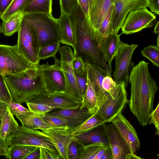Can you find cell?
<instances>
[{
    "mask_svg": "<svg viewBox=\"0 0 159 159\" xmlns=\"http://www.w3.org/2000/svg\"><path fill=\"white\" fill-rule=\"evenodd\" d=\"M74 23V52L84 63L93 66L111 76L112 69L107 61L101 38L90 25L78 2L70 15Z\"/></svg>",
    "mask_w": 159,
    "mask_h": 159,
    "instance_id": "1",
    "label": "cell"
},
{
    "mask_svg": "<svg viewBox=\"0 0 159 159\" xmlns=\"http://www.w3.org/2000/svg\"><path fill=\"white\" fill-rule=\"evenodd\" d=\"M148 65L143 60L134 66L128 80L130 84L129 108L139 124L143 126L149 123L158 89L155 80L150 75Z\"/></svg>",
    "mask_w": 159,
    "mask_h": 159,
    "instance_id": "2",
    "label": "cell"
},
{
    "mask_svg": "<svg viewBox=\"0 0 159 159\" xmlns=\"http://www.w3.org/2000/svg\"><path fill=\"white\" fill-rule=\"evenodd\" d=\"M4 77L12 99L21 105L32 96L48 93L44 89L37 65Z\"/></svg>",
    "mask_w": 159,
    "mask_h": 159,
    "instance_id": "3",
    "label": "cell"
},
{
    "mask_svg": "<svg viewBox=\"0 0 159 159\" xmlns=\"http://www.w3.org/2000/svg\"><path fill=\"white\" fill-rule=\"evenodd\" d=\"M23 18L34 28L40 48L46 45L60 42L61 38L57 19L52 14H23Z\"/></svg>",
    "mask_w": 159,
    "mask_h": 159,
    "instance_id": "4",
    "label": "cell"
},
{
    "mask_svg": "<svg viewBox=\"0 0 159 159\" xmlns=\"http://www.w3.org/2000/svg\"><path fill=\"white\" fill-rule=\"evenodd\" d=\"M6 142L9 147L17 145L34 146L47 148L58 152L49 138L39 129H29L19 125L7 137Z\"/></svg>",
    "mask_w": 159,
    "mask_h": 159,
    "instance_id": "5",
    "label": "cell"
},
{
    "mask_svg": "<svg viewBox=\"0 0 159 159\" xmlns=\"http://www.w3.org/2000/svg\"><path fill=\"white\" fill-rule=\"evenodd\" d=\"M125 84H116L113 90L107 93L106 99L98 108L95 114L105 123L111 122L121 112L127 102V93Z\"/></svg>",
    "mask_w": 159,
    "mask_h": 159,
    "instance_id": "6",
    "label": "cell"
},
{
    "mask_svg": "<svg viewBox=\"0 0 159 159\" xmlns=\"http://www.w3.org/2000/svg\"><path fill=\"white\" fill-rule=\"evenodd\" d=\"M18 33L17 45L20 53L32 64H39L38 54L40 47L34 27L23 18Z\"/></svg>",
    "mask_w": 159,
    "mask_h": 159,
    "instance_id": "7",
    "label": "cell"
},
{
    "mask_svg": "<svg viewBox=\"0 0 159 159\" xmlns=\"http://www.w3.org/2000/svg\"><path fill=\"white\" fill-rule=\"evenodd\" d=\"M35 66L20 53L17 44H0V73L3 76L17 73Z\"/></svg>",
    "mask_w": 159,
    "mask_h": 159,
    "instance_id": "8",
    "label": "cell"
},
{
    "mask_svg": "<svg viewBox=\"0 0 159 159\" xmlns=\"http://www.w3.org/2000/svg\"><path fill=\"white\" fill-rule=\"evenodd\" d=\"M53 58V64L50 65L48 61L45 64H39L37 65L38 70L42 77L44 89L47 92H65L66 83L61 61L56 56Z\"/></svg>",
    "mask_w": 159,
    "mask_h": 159,
    "instance_id": "9",
    "label": "cell"
},
{
    "mask_svg": "<svg viewBox=\"0 0 159 159\" xmlns=\"http://www.w3.org/2000/svg\"><path fill=\"white\" fill-rule=\"evenodd\" d=\"M59 52L61 58V69L66 83L65 93L75 100L81 102L83 95L78 87L72 66V61L75 57L74 52L68 46L60 47Z\"/></svg>",
    "mask_w": 159,
    "mask_h": 159,
    "instance_id": "10",
    "label": "cell"
},
{
    "mask_svg": "<svg viewBox=\"0 0 159 159\" xmlns=\"http://www.w3.org/2000/svg\"><path fill=\"white\" fill-rule=\"evenodd\" d=\"M139 46L137 44L129 45L121 41L115 56V67L112 76L116 84L124 82L128 86L129 71L132 66L133 53Z\"/></svg>",
    "mask_w": 159,
    "mask_h": 159,
    "instance_id": "11",
    "label": "cell"
},
{
    "mask_svg": "<svg viewBox=\"0 0 159 159\" xmlns=\"http://www.w3.org/2000/svg\"><path fill=\"white\" fill-rule=\"evenodd\" d=\"M156 16L147 8L130 11L121 27L122 33L126 35L138 32L154 25Z\"/></svg>",
    "mask_w": 159,
    "mask_h": 159,
    "instance_id": "12",
    "label": "cell"
},
{
    "mask_svg": "<svg viewBox=\"0 0 159 159\" xmlns=\"http://www.w3.org/2000/svg\"><path fill=\"white\" fill-rule=\"evenodd\" d=\"M149 4V0H116L111 19L113 33H118L129 12L148 7Z\"/></svg>",
    "mask_w": 159,
    "mask_h": 159,
    "instance_id": "13",
    "label": "cell"
},
{
    "mask_svg": "<svg viewBox=\"0 0 159 159\" xmlns=\"http://www.w3.org/2000/svg\"><path fill=\"white\" fill-rule=\"evenodd\" d=\"M42 104L55 109H75L80 107L81 102L70 98L64 92L37 94L28 98L25 102Z\"/></svg>",
    "mask_w": 159,
    "mask_h": 159,
    "instance_id": "14",
    "label": "cell"
},
{
    "mask_svg": "<svg viewBox=\"0 0 159 159\" xmlns=\"http://www.w3.org/2000/svg\"><path fill=\"white\" fill-rule=\"evenodd\" d=\"M73 130L67 128H52L41 131L50 139L61 159H68L67 152L70 143L74 139Z\"/></svg>",
    "mask_w": 159,
    "mask_h": 159,
    "instance_id": "15",
    "label": "cell"
},
{
    "mask_svg": "<svg viewBox=\"0 0 159 159\" xmlns=\"http://www.w3.org/2000/svg\"><path fill=\"white\" fill-rule=\"evenodd\" d=\"M109 145L112 152V159H126L131 151L116 126L111 123L105 125Z\"/></svg>",
    "mask_w": 159,
    "mask_h": 159,
    "instance_id": "16",
    "label": "cell"
},
{
    "mask_svg": "<svg viewBox=\"0 0 159 159\" xmlns=\"http://www.w3.org/2000/svg\"><path fill=\"white\" fill-rule=\"evenodd\" d=\"M116 126L129 146L132 152L140 149V142L137 132L129 121L121 112L111 122Z\"/></svg>",
    "mask_w": 159,
    "mask_h": 159,
    "instance_id": "17",
    "label": "cell"
},
{
    "mask_svg": "<svg viewBox=\"0 0 159 159\" xmlns=\"http://www.w3.org/2000/svg\"><path fill=\"white\" fill-rule=\"evenodd\" d=\"M53 110L46 114L65 118L67 120V126L73 130L84 123L93 114L86 109H58Z\"/></svg>",
    "mask_w": 159,
    "mask_h": 159,
    "instance_id": "18",
    "label": "cell"
},
{
    "mask_svg": "<svg viewBox=\"0 0 159 159\" xmlns=\"http://www.w3.org/2000/svg\"><path fill=\"white\" fill-rule=\"evenodd\" d=\"M84 67L87 76L95 91L97 98L98 109L105 100L108 93L102 88L103 80L105 76L110 75L89 64H85Z\"/></svg>",
    "mask_w": 159,
    "mask_h": 159,
    "instance_id": "19",
    "label": "cell"
},
{
    "mask_svg": "<svg viewBox=\"0 0 159 159\" xmlns=\"http://www.w3.org/2000/svg\"><path fill=\"white\" fill-rule=\"evenodd\" d=\"M116 0H93L89 9V21L96 30L101 24L110 8L114 5Z\"/></svg>",
    "mask_w": 159,
    "mask_h": 159,
    "instance_id": "20",
    "label": "cell"
},
{
    "mask_svg": "<svg viewBox=\"0 0 159 159\" xmlns=\"http://www.w3.org/2000/svg\"><path fill=\"white\" fill-rule=\"evenodd\" d=\"M106 123L89 131L74 136V139L85 146L98 142L109 145L105 129Z\"/></svg>",
    "mask_w": 159,
    "mask_h": 159,
    "instance_id": "21",
    "label": "cell"
},
{
    "mask_svg": "<svg viewBox=\"0 0 159 159\" xmlns=\"http://www.w3.org/2000/svg\"><path fill=\"white\" fill-rule=\"evenodd\" d=\"M57 20L59 29L60 43L71 46L74 50V23L71 15L61 13Z\"/></svg>",
    "mask_w": 159,
    "mask_h": 159,
    "instance_id": "22",
    "label": "cell"
},
{
    "mask_svg": "<svg viewBox=\"0 0 159 159\" xmlns=\"http://www.w3.org/2000/svg\"><path fill=\"white\" fill-rule=\"evenodd\" d=\"M102 45L107 61L112 68L111 63L117 52L121 41L120 35L113 33L106 38H101Z\"/></svg>",
    "mask_w": 159,
    "mask_h": 159,
    "instance_id": "23",
    "label": "cell"
},
{
    "mask_svg": "<svg viewBox=\"0 0 159 159\" xmlns=\"http://www.w3.org/2000/svg\"><path fill=\"white\" fill-rule=\"evenodd\" d=\"M16 117L20 121L22 126L29 129L43 130L57 128L48 124L39 115L30 111L25 114Z\"/></svg>",
    "mask_w": 159,
    "mask_h": 159,
    "instance_id": "24",
    "label": "cell"
},
{
    "mask_svg": "<svg viewBox=\"0 0 159 159\" xmlns=\"http://www.w3.org/2000/svg\"><path fill=\"white\" fill-rule=\"evenodd\" d=\"M87 76L88 80L87 89L83 96L79 108L86 109L90 113L94 114L97 109V97L93 87L87 75Z\"/></svg>",
    "mask_w": 159,
    "mask_h": 159,
    "instance_id": "25",
    "label": "cell"
},
{
    "mask_svg": "<svg viewBox=\"0 0 159 159\" xmlns=\"http://www.w3.org/2000/svg\"><path fill=\"white\" fill-rule=\"evenodd\" d=\"M22 12L16 13L5 20L2 21L1 26L2 33L7 36L13 35L18 32L23 18Z\"/></svg>",
    "mask_w": 159,
    "mask_h": 159,
    "instance_id": "26",
    "label": "cell"
},
{
    "mask_svg": "<svg viewBox=\"0 0 159 159\" xmlns=\"http://www.w3.org/2000/svg\"><path fill=\"white\" fill-rule=\"evenodd\" d=\"M19 125L9 108L6 107L1 119L0 138L6 140L7 137Z\"/></svg>",
    "mask_w": 159,
    "mask_h": 159,
    "instance_id": "27",
    "label": "cell"
},
{
    "mask_svg": "<svg viewBox=\"0 0 159 159\" xmlns=\"http://www.w3.org/2000/svg\"><path fill=\"white\" fill-rule=\"evenodd\" d=\"M52 0H33L25 8L23 14L36 13L52 15Z\"/></svg>",
    "mask_w": 159,
    "mask_h": 159,
    "instance_id": "28",
    "label": "cell"
},
{
    "mask_svg": "<svg viewBox=\"0 0 159 159\" xmlns=\"http://www.w3.org/2000/svg\"><path fill=\"white\" fill-rule=\"evenodd\" d=\"M33 0H13L4 13L0 15V18L5 20L13 15L19 12L23 13L26 7Z\"/></svg>",
    "mask_w": 159,
    "mask_h": 159,
    "instance_id": "29",
    "label": "cell"
},
{
    "mask_svg": "<svg viewBox=\"0 0 159 159\" xmlns=\"http://www.w3.org/2000/svg\"><path fill=\"white\" fill-rule=\"evenodd\" d=\"M37 147L27 145H17L9 147L7 159H24Z\"/></svg>",
    "mask_w": 159,
    "mask_h": 159,
    "instance_id": "30",
    "label": "cell"
},
{
    "mask_svg": "<svg viewBox=\"0 0 159 159\" xmlns=\"http://www.w3.org/2000/svg\"><path fill=\"white\" fill-rule=\"evenodd\" d=\"M105 123L94 113L79 126L73 129L74 136L90 130Z\"/></svg>",
    "mask_w": 159,
    "mask_h": 159,
    "instance_id": "31",
    "label": "cell"
},
{
    "mask_svg": "<svg viewBox=\"0 0 159 159\" xmlns=\"http://www.w3.org/2000/svg\"><path fill=\"white\" fill-rule=\"evenodd\" d=\"M113 6L112 5L109 9L99 28L96 30L101 38L107 37L114 33L111 27V19Z\"/></svg>",
    "mask_w": 159,
    "mask_h": 159,
    "instance_id": "32",
    "label": "cell"
},
{
    "mask_svg": "<svg viewBox=\"0 0 159 159\" xmlns=\"http://www.w3.org/2000/svg\"><path fill=\"white\" fill-rule=\"evenodd\" d=\"M61 43L58 42L46 45L40 48L38 54V60H45L50 57H56L59 51Z\"/></svg>",
    "mask_w": 159,
    "mask_h": 159,
    "instance_id": "33",
    "label": "cell"
},
{
    "mask_svg": "<svg viewBox=\"0 0 159 159\" xmlns=\"http://www.w3.org/2000/svg\"><path fill=\"white\" fill-rule=\"evenodd\" d=\"M143 57L149 60L153 66L159 67V47L156 45H149L141 51Z\"/></svg>",
    "mask_w": 159,
    "mask_h": 159,
    "instance_id": "34",
    "label": "cell"
},
{
    "mask_svg": "<svg viewBox=\"0 0 159 159\" xmlns=\"http://www.w3.org/2000/svg\"><path fill=\"white\" fill-rule=\"evenodd\" d=\"M104 144L98 142L85 146L79 159H95L98 152Z\"/></svg>",
    "mask_w": 159,
    "mask_h": 159,
    "instance_id": "35",
    "label": "cell"
},
{
    "mask_svg": "<svg viewBox=\"0 0 159 159\" xmlns=\"http://www.w3.org/2000/svg\"><path fill=\"white\" fill-rule=\"evenodd\" d=\"M39 115L45 122L54 128H69L67 126V120L65 118L46 114Z\"/></svg>",
    "mask_w": 159,
    "mask_h": 159,
    "instance_id": "36",
    "label": "cell"
},
{
    "mask_svg": "<svg viewBox=\"0 0 159 159\" xmlns=\"http://www.w3.org/2000/svg\"><path fill=\"white\" fill-rule=\"evenodd\" d=\"M85 145L74 139L69 146L67 156L68 159H79L83 152Z\"/></svg>",
    "mask_w": 159,
    "mask_h": 159,
    "instance_id": "37",
    "label": "cell"
},
{
    "mask_svg": "<svg viewBox=\"0 0 159 159\" xmlns=\"http://www.w3.org/2000/svg\"><path fill=\"white\" fill-rule=\"evenodd\" d=\"M8 107L13 116H16L25 114L30 110L13 100L2 101Z\"/></svg>",
    "mask_w": 159,
    "mask_h": 159,
    "instance_id": "38",
    "label": "cell"
},
{
    "mask_svg": "<svg viewBox=\"0 0 159 159\" xmlns=\"http://www.w3.org/2000/svg\"><path fill=\"white\" fill-rule=\"evenodd\" d=\"M28 109L39 115H45L55 109L49 106L44 104L27 102L25 103Z\"/></svg>",
    "mask_w": 159,
    "mask_h": 159,
    "instance_id": "39",
    "label": "cell"
},
{
    "mask_svg": "<svg viewBox=\"0 0 159 159\" xmlns=\"http://www.w3.org/2000/svg\"><path fill=\"white\" fill-rule=\"evenodd\" d=\"M61 13L71 15L75 8L77 0H59Z\"/></svg>",
    "mask_w": 159,
    "mask_h": 159,
    "instance_id": "40",
    "label": "cell"
},
{
    "mask_svg": "<svg viewBox=\"0 0 159 159\" xmlns=\"http://www.w3.org/2000/svg\"><path fill=\"white\" fill-rule=\"evenodd\" d=\"M9 90L5 81L4 76L0 73V101L12 100Z\"/></svg>",
    "mask_w": 159,
    "mask_h": 159,
    "instance_id": "41",
    "label": "cell"
},
{
    "mask_svg": "<svg viewBox=\"0 0 159 159\" xmlns=\"http://www.w3.org/2000/svg\"><path fill=\"white\" fill-rule=\"evenodd\" d=\"M74 73L78 87L83 95V96L86 92L88 84L87 78L86 71L82 76Z\"/></svg>",
    "mask_w": 159,
    "mask_h": 159,
    "instance_id": "42",
    "label": "cell"
},
{
    "mask_svg": "<svg viewBox=\"0 0 159 159\" xmlns=\"http://www.w3.org/2000/svg\"><path fill=\"white\" fill-rule=\"evenodd\" d=\"M72 66L74 73L82 76L85 70L84 64L82 60L78 57H75L72 61Z\"/></svg>",
    "mask_w": 159,
    "mask_h": 159,
    "instance_id": "43",
    "label": "cell"
},
{
    "mask_svg": "<svg viewBox=\"0 0 159 159\" xmlns=\"http://www.w3.org/2000/svg\"><path fill=\"white\" fill-rule=\"evenodd\" d=\"M40 157L39 159H61L58 152L51 151L47 148L39 147Z\"/></svg>",
    "mask_w": 159,
    "mask_h": 159,
    "instance_id": "44",
    "label": "cell"
},
{
    "mask_svg": "<svg viewBox=\"0 0 159 159\" xmlns=\"http://www.w3.org/2000/svg\"><path fill=\"white\" fill-rule=\"evenodd\" d=\"M149 125L153 124L156 129L157 135L159 134V103L155 109L152 111L150 115Z\"/></svg>",
    "mask_w": 159,
    "mask_h": 159,
    "instance_id": "45",
    "label": "cell"
},
{
    "mask_svg": "<svg viewBox=\"0 0 159 159\" xmlns=\"http://www.w3.org/2000/svg\"><path fill=\"white\" fill-rule=\"evenodd\" d=\"M116 83L113 80L111 76H105L102 81V87L103 89L107 93H110L113 90Z\"/></svg>",
    "mask_w": 159,
    "mask_h": 159,
    "instance_id": "46",
    "label": "cell"
},
{
    "mask_svg": "<svg viewBox=\"0 0 159 159\" xmlns=\"http://www.w3.org/2000/svg\"><path fill=\"white\" fill-rule=\"evenodd\" d=\"M77 2L84 14L89 20V5L88 0H77Z\"/></svg>",
    "mask_w": 159,
    "mask_h": 159,
    "instance_id": "47",
    "label": "cell"
},
{
    "mask_svg": "<svg viewBox=\"0 0 159 159\" xmlns=\"http://www.w3.org/2000/svg\"><path fill=\"white\" fill-rule=\"evenodd\" d=\"M9 148V147L7 143L6 140L0 138V156L5 157L7 155Z\"/></svg>",
    "mask_w": 159,
    "mask_h": 159,
    "instance_id": "48",
    "label": "cell"
},
{
    "mask_svg": "<svg viewBox=\"0 0 159 159\" xmlns=\"http://www.w3.org/2000/svg\"><path fill=\"white\" fill-rule=\"evenodd\" d=\"M150 4L149 7L152 13H154L157 15H159V0H149Z\"/></svg>",
    "mask_w": 159,
    "mask_h": 159,
    "instance_id": "49",
    "label": "cell"
},
{
    "mask_svg": "<svg viewBox=\"0 0 159 159\" xmlns=\"http://www.w3.org/2000/svg\"><path fill=\"white\" fill-rule=\"evenodd\" d=\"M13 0H0V15L2 14Z\"/></svg>",
    "mask_w": 159,
    "mask_h": 159,
    "instance_id": "50",
    "label": "cell"
},
{
    "mask_svg": "<svg viewBox=\"0 0 159 159\" xmlns=\"http://www.w3.org/2000/svg\"><path fill=\"white\" fill-rule=\"evenodd\" d=\"M40 157V148L39 147H37L24 159H39Z\"/></svg>",
    "mask_w": 159,
    "mask_h": 159,
    "instance_id": "51",
    "label": "cell"
},
{
    "mask_svg": "<svg viewBox=\"0 0 159 159\" xmlns=\"http://www.w3.org/2000/svg\"><path fill=\"white\" fill-rule=\"evenodd\" d=\"M100 159H112V152L110 145L107 147Z\"/></svg>",
    "mask_w": 159,
    "mask_h": 159,
    "instance_id": "52",
    "label": "cell"
},
{
    "mask_svg": "<svg viewBox=\"0 0 159 159\" xmlns=\"http://www.w3.org/2000/svg\"><path fill=\"white\" fill-rule=\"evenodd\" d=\"M109 145H104L100 149L97 153L95 159H100L101 157L103 154L107 147Z\"/></svg>",
    "mask_w": 159,
    "mask_h": 159,
    "instance_id": "53",
    "label": "cell"
},
{
    "mask_svg": "<svg viewBox=\"0 0 159 159\" xmlns=\"http://www.w3.org/2000/svg\"><path fill=\"white\" fill-rule=\"evenodd\" d=\"M141 157L137 156L134 153L131 152L128 154L126 157V159H141Z\"/></svg>",
    "mask_w": 159,
    "mask_h": 159,
    "instance_id": "54",
    "label": "cell"
},
{
    "mask_svg": "<svg viewBox=\"0 0 159 159\" xmlns=\"http://www.w3.org/2000/svg\"><path fill=\"white\" fill-rule=\"evenodd\" d=\"M6 107L2 102L0 101V115L4 112Z\"/></svg>",
    "mask_w": 159,
    "mask_h": 159,
    "instance_id": "55",
    "label": "cell"
},
{
    "mask_svg": "<svg viewBox=\"0 0 159 159\" xmlns=\"http://www.w3.org/2000/svg\"><path fill=\"white\" fill-rule=\"evenodd\" d=\"M159 21H158L156 23L155 25L154 30V33L155 34H159Z\"/></svg>",
    "mask_w": 159,
    "mask_h": 159,
    "instance_id": "56",
    "label": "cell"
},
{
    "mask_svg": "<svg viewBox=\"0 0 159 159\" xmlns=\"http://www.w3.org/2000/svg\"><path fill=\"white\" fill-rule=\"evenodd\" d=\"M156 42H157V45L156 46H157V47H159V34H158V36L157 38V40H156Z\"/></svg>",
    "mask_w": 159,
    "mask_h": 159,
    "instance_id": "57",
    "label": "cell"
},
{
    "mask_svg": "<svg viewBox=\"0 0 159 159\" xmlns=\"http://www.w3.org/2000/svg\"><path fill=\"white\" fill-rule=\"evenodd\" d=\"M93 0H88L89 5V8L92 3Z\"/></svg>",
    "mask_w": 159,
    "mask_h": 159,
    "instance_id": "58",
    "label": "cell"
},
{
    "mask_svg": "<svg viewBox=\"0 0 159 159\" xmlns=\"http://www.w3.org/2000/svg\"><path fill=\"white\" fill-rule=\"evenodd\" d=\"M3 113L0 115V125H1V119H2Z\"/></svg>",
    "mask_w": 159,
    "mask_h": 159,
    "instance_id": "59",
    "label": "cell"
},
{
    "mask_svg": "<svg viewBox=\"0 0 159 159\" xmlns=\"http://www.w3.org/2000/svg\"><path fill=\"white\" fill-rule=\"evenodd\" d=\"M2 33L1 26L0 23V34Z\"/></svg>",
    "mask_w": 159,
    "mask_h": 159,
    "instance_id": "60",
    "label": "cell"
}]
</instances>
